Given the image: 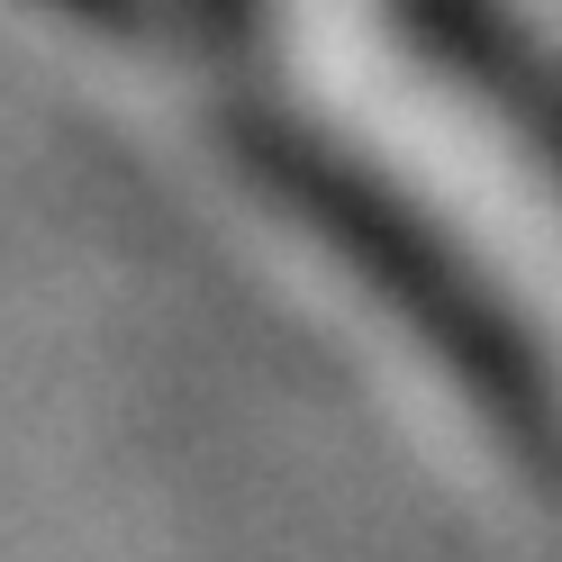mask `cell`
Returning <instances> with one entry per match:
<instances>
[{
  "instance_id": "obj_1",
  "label": "cell",
  "mask_w": 562,
  "mask_h": 562,
  "mask_svg": "<svg viewBox=\"0 0 562 562\" xmlns=\"http://www.w3.org/2000/svg\"><path fill=\"white\" fill-rule=\"evenodd\" d=\"M182 19L218 37L263 155L562 463V119L536 74L490 46L472 0H218Z\"/></svg>"
}]
</instances>
